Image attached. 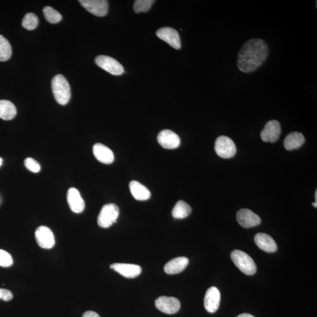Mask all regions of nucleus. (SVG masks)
I'll use <instances>...</instances> for the list:
<instances>
[{
  "label": "nucleus",
  "mask_w": 317,
  "mask_h": 317,
  "mask_svg": "<svg viewBox=\"0 0 317 317\" xmlns=\"http://www.w3.org/2000/svg\"><path fill=\"white\" fill-rule=\"evenodd\" d=\"M268 46L264 40L254 38L244 44L238 56V66L242 72L250 73L258 68L267 59Z\"/></svg>",
  "instance_id": "obj_1"
},
{
  "label": "nucleus",
  "mask_w": 317,
  "mask_h": 317,
  "mask_svg": "<svg viewBox=\"0 0 317 317\" xmlns=\"http://www.w3.org/2000/svg\"><path fill=\"white\" fill-rule=\"evenodd\" d=\"M52 90L56 102L62 106L68 103L72 96L68 80L62 75H56L52 82Z\"/></svg>",
  "instance_id": "obj_2"
},
{
  "label": "nucleus",
  "mask_w": 317,
  "mask_h": 317,
  "mask_svg": "<svg viewBox=\"0 0 317 317\" xmlns=\"http://www.w3.org/2000/svg\"><path fill=\"white\" fill-rule=\"evenodd\" d=\"M231 258L234 264L245 274L254 275L257 271L254 260L246 252L236 250L232 252Z\"/></svg>",
  "instance_id": "obj_3"
},
{
  "label": "nucleus",
  "mask_w": 317,
  "mask_h": 317,
  "mask_svg": "<svg viewBox=\"0 0 317 317\" xmlns=\"http://www.w3.org/2000/svg\"><path fill=\"white\" fill-rule=\"evenodd\" d=\"M120 214V208L114 204L104 205L101 208L98 218V224L100 227L108 228L116 222Z\"/></svg>",
  "instance_id": "obj_4"
},
{
  "label": "nucleus",
  "mask_w": 317,
  "mask_h": 317,
  "mask_svg": "<svg viewBox=\"0 0 317 317\" xmlns=\"http://www.w3.org/2000/svg\"><path fill=\"white\" fill-rule=\"evenodd\" d=\"M215 151L219 156L228 158L234 157L236 153V146L230 138L220 136L215 142Z\"/></svg>",
  "instance_id": "obj_5"
},
{
  "label": "nucleus",
  "mask_w": 317,
  "mask_h": 317,
  "mask_svg": "<svg viewBox=\"0 0 317 317\" xmlns=\"http://www.w3.org/2000/svg\"><path fill=\"white\" fill-rule=\"evenodd\" d=\"M95 62L100 68L114 76H120L124 72V68L121 64L116 59L106 56L96 57Z\"/></svg>",
  "instance_id": "obj_6"
},
{
  "label": "nucleus",
  "mask_w": 317,
  "mask_h": 317,
  "mask_svg": "<svg viewBox=\"0 0 317 317\" xmlns=\"http://www.w3.org/2000/svg\"><path fill=\"white\" fill-rule=\"evenodd\" d=\"M155 306L162 312L174 314L180 310V300L172 296H162L155 301Z\"/></svg>",
  "instance_id": "obj_7"
},
{
  "label": "nucleus",
  "mask_w": 317,
  "mask_h": 317,
  "mask_svg": "<svg viewBox=\"0 0 317 317\" xmlns=\"http://www.w3.org/2000/svg\"><path fill=\"white\" fill-rule=\"evenodd\" d=\"M35 237L37 244L42 248H52L55 245V237L50 228L40 226L36 228Z\"/></svg>",
  "instance_id": "obj_8"
},
{
  "label": "nucleus",
  "mask_w": 317,
  "mask_h": 317,
  "mask_svg": "<svg viewBox=\"0 0 317 317\" xmlns=\"http://www.w3.org/2000/svg\"><path fill=\"white\" fill-rule=\"evenodd\" d=\"M84 8L98 16H106L108 10V2L106 0H80Z\"/></svg>",
  "instance_id": "obj_9"
},
{
  "label": "nucleus",
  "mask_w": 317,
  "mask_h": 317,
  "mask_svg": "<svg viewBox=\"0 0 317 317\" xmlns=\"http://www.w3.org/2000/svg\"><path fill=\"white\" fill-rule=\"evenodd\" d=\"M281 132L280 124L276 120H270L262 131V140L266 142H275L278 140Z\"/></svg>",
  "instance_id": "obj_10"
},
{
  "label": "nucleus",
  "mask_w": 317,
  "mask_h": 317,
  "mask_svg": "<svg viewBox=\"0 0 317 317\" xmlns=\"http://www.w3.org/2000/svg\"><path fill=\"white\" fill-rule=\"evenodd\" d=\"M238 224L242 228H250L261 224V218L258 214L248 208H242L236 215Z\"/></svg>",
  "instance_id": "obj_11"
},
{
  "label": "nucleus",
  "mask_w": 317,
  "mask_h": 317,
  "mask_svg": "<svg viewBox=\"0 0 317 317\" xmlns=\"http://www.w3.org/2000/svg\"><path fill=\"white\" fill-rule=\"evenodd\" d=\"M158 142L162 146L170 150L175 149L180 144V136L172 130H162L158 134Z\"/></svg>",
  "instance_id": "obj_12"
},
{
  "label": "nucleus",
  "mask_w": 317,
  "mask_h": 317,
  "mask_svg": "<svg viewBox=\"0 0 317 317\" xmlns=\"http://www.w3.org/2000/svg\"><path fill=\"white\" fill-rule=\"evenodd\" d=\"M156 35L158 38L166 42L173 48L176 50L181 48L180 36L176 30L170 28H161L158 30Z\"/></svg>",
  "instance_id": "obj_13"
},
{
  "label": "nucleus",
  "mask_w": 317,
  "mask_h": 317,
  "mask_svg": "<svg viewBox=\"0 0 317 317\" xmlns=\"http://www.w3.org/2000/svg\"><path fill=\"white\" fill-rule=\"evenodd\" d=\"M221 296L220 291L215 286L208 290L204 296V308L208 312L214 313L220 306Z\"/></svg>",
  "instance_id": "obj_14"
},
{
  "label": "nucleus",
  "mask_w": 317,
  "mask_h": 317,
  "mask_svg": "<svg viewBox=\"0 0 317 317\" xmlns=\"http://www.w3.org/2000/svg\"><path fill=\"white\" fill-rule=\"evenodd\" d=\"M110 268L124 278H136L142 272L140 266L136 264L114 263Z\"/></svg>",
  "instance_id": "obj_15"
},
{
  "label": "nucleus",
  "mask_w": 317,
  "mask_h": 317,
  "mask_svg": "<svg viewBox=\"0 0 317 317\" xmlns=\"http://www.w3.org/2000/svg\"><path fill=\"white\" fill-rule=\"evenodd\" d=\"M67 201H68L70 208L74 213H82L85 208V202H84L79 191L76 188H72L68 190Z\"/></svg>",
  "instance_id": "obj_16"
},
{
  "label": "nucleus",
  "mask_w": 317,
  "mask_h": 317,
  "mask_svg": "<svg viewBox=\"0 0 317 317\" xmlns=\"http://www.w3.org/2000/svg\"><path fill=\"white\" fill-rule=\"evenodd\" d=\"M94 156L100 162L104 164H110L114 161L113 152L108 147L102 144H96L93 146Z\"/></svg>",
  "instance_id": "obj_17"
},
{
  "label": "nucleus",
  "mask_w": 317,
  "mask_h": 317,
  "mask_svg": "<svg viewBox=\"0 0 317 317\" xmlns=\"http://www.w3.org/2000/svg\"><path fill=\"white\" fill-rule=\"evenodd\" d=\"M254 242L256 245L262 250L268 252H273L278 250V245L270 236L260 232L255 236Z\"/></svg>",
  "instance_id": "obj_18"
},
{
  "label": "nucleus",
  "mask_w": 317,
  "mask_h": 317,
  "mask_svg": "<svg viewBox=\"0 0 317 317\" xmlns=\"http://www.w3.org/2000/svg\"><path fill=\"white\" fill-rule=\"evenodd\" d=\"M188 264V259L187 258H176L167 262L164 270L168 274H176L183 272Z\"/></svg>",
  "instance_id": "obj_19"
},
{
  "label": "nucleus",
  "mask_w": 317,
  "mask_h": 317,
  "mask_svg": "<svg viewBox=\"0 0 317 317\" xmlns=\"http://www.w3.org/2000/svg\"><path fill=\"white\" fill-rule=\"evenodd\" d=\"M130 188L132 194L138 200H147L151 196L150 190L139 182L131 181L130 184Z\"/></svg>",
  "instance_id": "obj_20"
},
{
  "label": "nucleus",
  "mask_w": 317,
  "mask_h": 317,
  "mask_svg": "<svg viewBox=\"0 0 317 317\" xmlns=\"http://www.w3.org/2000/svg\"><path fill=\"white\" fill-rule=\"evenodd\" d=\"M305 142V138L301 133H290L285 138L284 146L286 150H292L298 149Z\"/></svg>",
  "instance_id": "obj_21"
},
{
  "label": "nucleus",
  "mask_w": 317,
  "mask_h": 317,
  "mask_svg": "<svg viewBox=\"0 0 317 317\" xmlns=\"http://www.w3.org/2000/svg\"><path fill=\"white\" fill-rule=\"evenodd\" d=\"M16 114V108L14 104L8 100H0V118L9 120L14 118Z\"/></svg>",
  "instance_id": "obj_22"
},
{
  "label": "nucleus",
  "mask_w": 317,
  "mask_h": 317,
  "mask_svg": "<svg viewBox=\"0 0 317 317\" xmlns=\"http://www.w3.org/2000/svg\"><path fill=\"white\" fill-rule=\"evenodd\" d=\"M192 208L186 202L180 200L175 204L172 210V216L175 218H186L191 214Z\"/></svg>",
  "instance_id": "obj_23"
},
{
  "label": "nucleus",
  "mask_w": 317,
  "mask_h": 317,
  "mask_svg": "<svg viewBox=\"0 0 317 317\" xmlns=\"http://www.w3.org/2000/svg\"><path fill=\"white\" fill-rule=\"evenodd\" d=\"M12 46L8 40L0 35V62H6L11 58Z\"/></svg>",
  "instance_id": "obj_24"
},
{
  "label": "nucleus",
  "mask_w": 317,
  "mask_h": 317,
  "mask_svg": "<svg viewBox=\"0 0 317 317\" xmlns=\"http://www.w3.org/2000/svg\"><path fill=\"white\" fill-rule=\"evenodd\" d=\"M43 14L47 22L50 24H56L62 20L60 13L52 6H46L43 9Z\"/></svg>",
  "instance_id": "obj_25"
},
{
  "label": "nucleus",
  "mask_w": 317,
  "mask_h": 317,
  "mask_svg": "<svg viewBox=\"0 0 317 317\" xmlns=\"http://www.w3.org/2000/svg\"><path fill=\"white\" fill-rule=\"evenodd\" d=\"M39 20L37 16L34 13H28L24 18L22 22V26L26 30H34L38 25Z\"/></svg>",
  "instance_id": "obj_26"
},
{
  "label": "nucleus",
  "mask_w": 317,
  "mask_h": 317,
  "mask_svg": "<svg viewBox=\"0 0 317 317\" xmlns=\"http://www.w3.org/2000/svg\"><path fill=\"white\" fill-rule=\"evenodd\" d=\"M154 2V0H136L134 2V11L136 13L148 12Z\"/></svg>",
  "instance_id": "obj_27"
},
{
  "label": "nucleus",
  "mask_w": 317,
  "mask_h": 317,
  "mask_svg": "<svg viewBox=\"0 0 317 317\" xmlns=\"http://www.w3.org/2000/svg\"><path fill=\"white\" fill-rule=\"evenodd\" d=\"M13 264L12 258L8 252L0 250V266L8 268Z\"/></svg>",
  "instance_id": "obj_28"
},
{
  "label": "nucleus",
  "mask_w": 317,
  "mask_h": 317,
  "mask_svg": "<svg viewBox=\"0 0 317 317\" xmlns=\"http://www.w3.org/2000/svg\"><path fill=\"white\" fill-rule=\"evenodd\" d=\"M25 166L30 171L34 173H38L41 170V166L34 158H26L24 161Z\"/></svg>",
  "instance_id": "obj_29"
},
{
  "label": "nucleus",
  "mask_w": 317,
  "mask_h": 317,
  "mask_svg": "<svg viewBox=\"0 0 317 317\" xmlns=\"http://www.w3.org/2000/svg\"><path fill=\"white\" fill-rule=\"evenodd\" d=\"M13 298L12 292L8 290L0 288V299L4 302H9Z\"/></svg>",
  "instance_id": "obj_30"
},
{
  "label": "nucleus",
  "mask_w": 317,
  "mask_h": 317,
  "mask_svg": "<svg viewBox=\"0 0 317 317\" xmlns=\"http://www.w3.org/2000/svg\"><path fill=\"white\" fill-rule=\"evenodd\" d=\"M82 317H100L96 312L92 311L86 312L84 314Z\"/></svg>",
  "instance_id": "obj_31"
},
{
  "label": "nucleus",
  "mask_w": 317,
  "mask_h": 317,
  "mask_svg": "<svg viewBox=\"0 0 317 317\" xmlns=\"http://www.w3.org/2000/svg\"><path fill=\"white\" fill-rule=\"evenodd\" d=\"M236 317H255V316H254L252 314H250L244 313V314H240Z\"/></svg>",
  "instance_id": "obj_32"
},
{
  "label": "nucleus",
  "mask_w": 317,
  "mask_h": 317,
  "mask_svg": "<svg viewBox=\"0 0 317 317\" xmlns=\"http://www.w3.org/2000/svg\"><path fill=\"white\" fill-rule=\"evenodd\" d=\"M312 206L314 207H317V202L316 201L315 203L312 204Z\"/></svg>",
  "instance_id": "obj_33"
},
{
  "label": "nucleus",
  "mask_w": 317,
  "mask_h": 317,
  "mask_svg": "<svg viewBox=\"0 0 317 317\" xmlns=\"http://www.w3.org/2000/svg\"><path fill=\"white\" fill-rule=\"evenodd\" d=\"M2 158H0V166H1L2 164Z\"/></svg>",
  "instance_id": "obj_34"
},
{
  "label": "nucleus",
  "mask_w": 317,
  "mask_h": 317,
  "mask_svg": "<svg viewBox=\"0 0 317 317\" xmlns=\"http://www.w3.org/2000/svg\"><path fill=\"white\" fill-rule=\"evenodd\" d=\"M316 200L317 202V190L316 192Z\"/></svg>",
  "instance_id": "obj_35"
}]
</instances>
